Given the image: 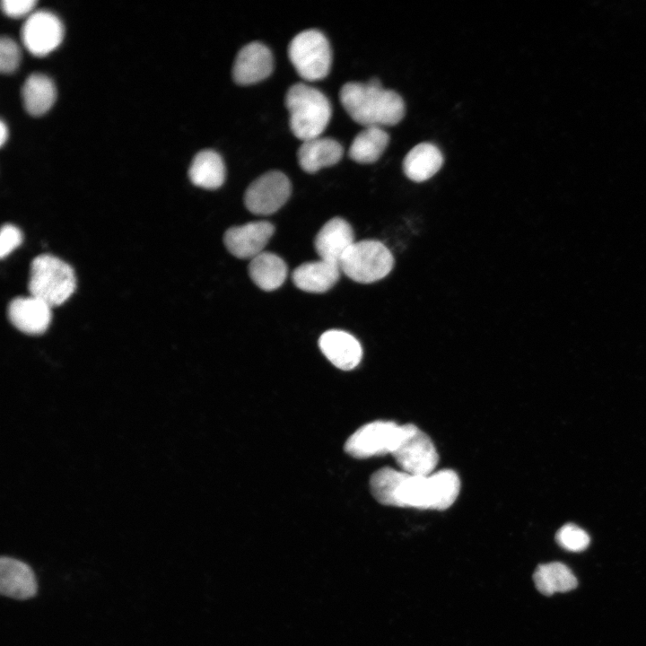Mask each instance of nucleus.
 <instances>
[{
    "label": "nucleus",
    "mask_w": 646,
    "mask_h": 646,
    "mask_svg": "<svg viewBox=\"0 0 646 646\" xmlns=\"http://www.w3.org/2000/svg\"><path fill=\"white\" fill-rule=\"evenodd\" d=\"M370 488L383 505L442 511L458 498L460 480L451 469L416 476L385 467L372 474Z\"/></svg>",
    "instance_id": "nucleus-1"
},
{
    "label": "nucleus",
    "mask_w": 646,
    "mask_h": 646,
    "mask_svg": "<svg viewBox=\"0 0 646 646\" xmlns=\"http://www.w3.org/2000/svg\"><path fill=\"white\" fill-rule=\"evenodd\" d=\"M339 98L348 115L364 127L394 126L405 115L402 97L392 90L384 89L377 78L366 83L350 82L344 84Z\"/></svg>",
    "instance_id": "nucleus-2"
},
{
    "label": "nucleus",
    "mask_w": 646,
    "mask_h": 646,
    "mask_svg": "<svg viewBox=\"0 0 646 646\" xmlns=\"http://www.w3.org/2000/svg\"><path fill=\"white\" fill-rule=\"evenodd\" d=\"M285 106L290 115V128L301 141L320 136L331 118V106L325 94L302 83L288 89Z\"/></svg>",
    "instance_id": "nucleus-3"
},
{
    "label": "nucleus",
    "mask_w": 646,
    "mask_h": 646,
    "mask_svg": "<svg viewBox=\"0 0 646 646\" xmlns=\"http://www.w3.org/2000/svg\"><path fill=\"white\" fill-rule=\"evenodd\" d=\"M76 287V277L69 264L49 254L36 257L31 264L28 289L49 306L66 301Z\"/></svg>",
    "instance_id": "nucleus-4"
},
{
    "label": "nucleus",
    "mask_w": 646,
    "mask_h": 646,
    "mask_svg": "<svg viewBox=\"0 0 646 646\" xmlns=\"http://www.w3.org/2000/svg\"><path fill=\"white\" fill-rule=\"evenodd\" d=\"M394 266L390 250L380 241L354 242L340 260L341 272L360 284H371L387 276Z\"/></svg>",
    "instance_id": "nucleus-5"
},
{
    "label": "nucleus",
    "mask_w": 646,
    "mask_h": 646,
    "mask_svg": "<svg viewBox=\"0 0 646 646\" xmlns=\"http://www.w3.org/2000/svg\"><path fill=\"white\" fill-rule=\"evenodd\" d=\"M288 56L299 75L306 81L323 79L329 73L331 48L326 36L318 30L297 34L288 46Z\"/></svg>",
    "instance_id": "nucleus-6"
},
{
    "label": "nucleus",
    "mask_w": 646,
    "mask_h": 646,
    "mask_svg": "<svg viewBox=\"0 0 646 646\" xmlns=\"http://www.w3.org/2000/svg\"><path fill=\"white\" fill-rule=\"evenodd\" d=\"M391 455L400 470L416 476L433 473L439 461L431 438L413 423L403 424L400 441Z\"/></svg>",
    "instance_id": "nucleus-7"
},
{
    "label": "nucleus",
    "mask_w": 646,
    "mask_h": 646,
    "mask_svg": "<svg viewBox=\"0 0 646 646\" xmlns=\"http://www.w3.org/2000/svg\"><path fill=\"white\" fill-rule=\"evenodd\" d=\"M403 425L391 421H374L356 430L345 444V451L354 458H365L392 454L397 448Z\"/></svg>",
    "instance_id": "nucleus-8"
},
{
    "label": "nucleus",
    "mask_w": 646,
    "mask_h": 646,
    "mask_svg": "<svg viewBox=\"0 0 646 646\" xmlns=\"http://www.w3.org/2000/svg\"><path fill=\"white\" fill-rule=\"evenodd\" d=\"M291 192V182L283 172L268 171L249 186L244 196L245 205L255 214H271L286 203Z\"/></svg>",
    "instance_id": "nucleus-9"
},
{
    "label": "nucleus",
    "mask_w": 646,
    "mask_h": 646,
    "mask_svg": "<svg viewBox=\"0 0 646 646\" xmlns=\"http://www.w3.org/2000/svg\"><path fill=\"white\" fill-rule=\"evenodd\" d=\"M21 36L28 51L34 56L44 57L62 42L64 26L56 14L40 10L28 16L22 27Z\"/></svg>",
    "instance_id": "nucleus-10"
},
{
    "label": "nucleus",
    "mask_w": 646,
    "mask_h": 646,
    "mask_svg": "<svg viewBox=\"0 0 646 646\" xmlns=\"http://www.w3.org/2000/svg\"><path fill=\"white\" fill-rule=\"evenodd\" d=\"M274 232L275 227L269 222H251L229 228L224 233L223 241L234 257L252 259L264 251Z\"/></svg>",
    "instance_id": "nucleus-11"
},
{
    "label": "nucleus",
    "mask_w": 646,
    "mask_h": 646,
    "mask_svg": "<svg viewBox=\"0 0 646 646\" xmlns=\"http://www.w3.org/2000/svg\"><path fill=\"white\" fill-rule=\"evenodd\" d=\"M273 67L270 49L260 42H251L237 54L232 66V77L238 84H253L267 78Z\"/></svg>",
    "instance_id": "nucleus-12"
},
{
    "label": "nucleus",
    "mask_w": 646,
    "mask_h": 646,
    "mask_svg": "<svg viewBox=\"0 0 646 646\" xmlns=\"http://www.w3.org/2000/svg\"><path fill=\"white\" fill-rule=\"evenodd\" d=\"M51 308L32 295L17 297L9 303L8 318L20 331L28 335H40L51 322Z\"/></svg>",
    "instance_id": "nucleus-13"
},
{
    "label": "nucleus",
    "mask_w": 646,
    "mask_h": 646,
    "mask_svg": "<svg viewBox=\"0 0 646 646\" xmlns=\"http://www.w3.org/2000/svg\"><path fill=\"white\" fill-rule=\"evenodd\" d=\"M354 242V230L348 222L334 217L320 228L314 247L320 259L339 265L344 254Z\"/></svg>",
    "instance_id": "nucleus-14"
},
{
    "label": "nucleus",
    "mask_w": 646,
    "mask_h": 646,
    "mask_svg": "<svg viewBox=\"0 0 646 646\" xmlns=\"http://www.w3.org/2000/svg\"><path fill=\"white\" fill-rule=\"evenodd\" d=\"M38 590L36 577L31 567L15 558L0 559V592L18 600L33 598Z\"/></svg>",
    "instance_id": "nucleus-15"
},
{
    "label": "nucleus",
    "mask_w": 646,
    "mask_h": 646,
    "mask_svg": "<svg viewBox=\"0 0 646 646\" xmlns=\"http://www.w3.org/2000/svg\"><path fill=\"white\" fill-rule=\"evenodd\" d=\"M319 346L329 362L344 371L354 369L362 360V349L359 341L342 330L332 329L323 333L319 339Z\"/></svg>",
    "instance_id": "nucleus-16"
},
{
    "label": "nucleus",
    "mask_w": 646,
    "mask_h": 646,
    "mask_svg": "<svg viewBox=\"0 0 646 646\" xmlns=\"http://www.w3.org/2000/svg\"><path fill=\"white\" fill-rule=\"evenodd\" d=\"M343 156V147L335 139L318 136L302 141L297 157L300 167L308 173L337 163Z\"/></svg>",
    "instance_id": "nucleus-17"
},
{
    "label": "nucleus",
    "mask_w": 646,
    "mask_h": 646,
    "mask_svg": "<svg viewBox=\"0 0 646 646\" xmlns=\"http://www.w3.org/2000/svg\"><path fill=\"white\" fill-rule=\"evenodd\" d=\"M340 273L339 265L320 259L300 265L292 279L296 287L304 292L322 293L336 284Z\"/></svg>",
    "instance_id": "nucleus-18"
},
{
    "label": "nucleus",
    "mask_w": 646,
    "mask_h": 646,
    "mask_svg": "<svg viewBox=\"0 0 646 646\" xmlns=\"http://www.w3.org/2000/svg\"><path fill=\"white\" fill-rule=\"evenodd\" d=\"M442 163V153L435 144L420 143L405 156L403 170L409 179L423 182L437 173Z\"/></svg>",
    "instance_id": "nucleus-19"
},
{
    "label": "nucleus",
    "mask_w": 646,
    "mask_h": 646,
    "mask_svg": "<svg viewBox=\"0 0 646 646\" xmlns=\"http://www.w3.org/2000/svg\"><path fill=\"white\" fill-rule=\"evenodd\" d=\"M191 182L205 189L220 188L225 179V166L221 155L213 150L196 153L188 170Z\"/></svg>",
    "instance_id": "nucleus-20"
},
{
    "label": "nucleus",
    "mask_w": 646,
    "mask_h": 646,
    "mask_svg": "<svg viewBox=\"0 0 646 646\" xmlns=\"http://www.w3.org/2000/svg\"><path fill=\"white\" fill-rule=\"evenodd\" d=\"M56 97V86L46 74H32L23 83L22 88L23 106L32 116L45 114L54 104Z\"/></svg>",
    "instance_id": "nucleus-21"
},
{
    "label": "nucleus",
    "mask_w": 646,
    "mask_h": 646,
    "mask_svg": "<svg viewBox=\"0 0 646 646\" xmlns=\"http://www.w3.org/2000/svg\"><path fill=\"white\" fill-rule=\"evenodd\" d=\"M249 274L257 286L264 291H274L285 281L287 266L277 255L263 251L251 259Z\"/></svg>",
    "instance_id": "nucleus-22"
},
{
    "label": "nucleus",
    "mask_w": 646,
    "mask_h": 646,
    "mask_svg": "<svg viewBox=\"0 0 646 646\" xmlns=\"http://www.w3.org/2000/svg\"><path fill=\"white\" fill-rule=\"evenodd\" d=\"M388 141V134L381 127H364L354 138L348 151L349 157L358 163L375 162L387 148Z\"/></svg>",
    "instance_id": "nucleus-23"
},
{
    "label": "nucleus",
    "mask_w": 646,
    "mask_h": 646,
    "mask_svg": "<svg viewBox=\"0 0 646 646\" xmlns=\"http://www.w3.org/2000/svg\"><path fill=\"white\" fill-rule=\"evenodd\" d=\"M533 580L537 589L546 596L555 592H567L578 585L577 579L570 568L559 562L538 565L533 574Z\"/></svg>",
    "instance_id": "nucleus-24"
},
{
    "label": "nucleus",
    "mask_w": 646,
    "mask_h": 646,
    "mask_svg": "<svg viewBox=\"0 0 646 646\" xmlns=\"http://www.w3.org/2000/svg\"><path fill=\"white\" fill-rule=\"evenodd\" d=\"M555 538L560 546L571 552H581L589 544V535L574 524L563 526L557 531Z\"/></svg>",
    "instance_id": "nucleus-25"
},
{
    "label": "nucleus",
    "mask_w": 646,
    "mask_h": 646,
    "mask_svg": "<svg viewBox=\"0 0 646 646\" xmlns=\"http://www.w3.org/2000/svg\"><path fill=\"white\" fill-rule=\"evenodd\" d=\"M21 51L19 46L9 37H2L0 40V70L4 74H11L19 66Z\"/></svg>",
    "instance_id": "nucleus-26"
},
{
    "label": "nucleus",
    "mask_w": 646,
    "mask_h": 646,
    "mask_svg": "<svg viewBox=\"0 0 646 646\" xmlns=\"http://www.w3.org/2000/svg\"><path fill=\"white\" fill-rule=\"evenodd\" d=\"M22 234L16 226L6 223L1 228L0 256L2 258L8 256L13 249L21 245Z\"/></svg>",
    "instance_id": "nucleus-27"
},
{
    "label": "nucleus",
    "mask_w": 646,
    "mask_h": 646,
    "mask_svg": "<svg viewBox=\"0 0 646 646\" xmlns=\"http://www.w3.org/2000/svg\"><path fill=\"white\" fill-rule=\"evenodd\" d=\"M36 4L35 0H3L1 8L5 15L19 18L30 13Z\"/></svg>",
    "instance_id": "nucleus-28"
},
{
    "label": "nucleus",
    "mask_w": 646,
    "mask_h": 646,
    "mask_svg": "<svg viewBox=\"0 0 646 646\" xmlns=\"http://www.w3.org/2000/svg\"><path fill=\"white\" fill-rule=\"evenodd\" d=\"M8 131L3 120L0 122V144L3 146L7 139Z\"/></svg>",
    "instance_id": "nucleus-29"
}]
</instances>
